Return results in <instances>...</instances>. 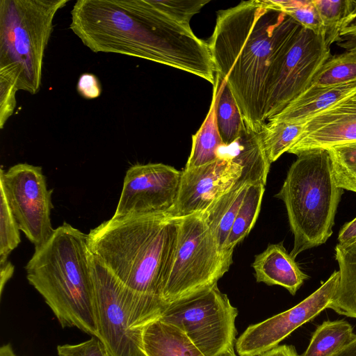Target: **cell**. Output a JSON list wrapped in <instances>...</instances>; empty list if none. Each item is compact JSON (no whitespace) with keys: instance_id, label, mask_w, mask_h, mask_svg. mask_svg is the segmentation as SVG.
Returning a JSON list of instances; mask_svg holds the SVG:
<instances>
[{"instance_id":"obj_20","label":"cell","mask_w":356,"mask_h":356,"mask_svg":"<svg viewBox=\"0 0 356 356\" xmlns=\"http://www.w3.org/2000/svg\"><path fill=\"white\" fill-rule=\"evenodd\" d=\"M248 186L236 181L228 191L201 213L223 252H233L226 250V244Z\"/></svg>"},{"instance_id":"obj_22","label":"cell","mask_w":356,"mask_h":356,"mask_svg":"<svg viewBox=\"0 0 356 356\" xmlns=\"http://www.w3.org/2000/svg\"><path fill=\"white\" fill-rule=\"evenodd\" d=\"M220 76L216 73L209 112L199 130L192 136V147L185 168H197L218 159V149L223 144L216 118V103Z\"/></svg>"},{"instance_id":"obj_13","label":"cell","mask_w":356,"mask_h":356,"mask_svg":"<svg viewBox=\"0 0 356 356\" xmlns=\"http://www.w3.org/2000/svg\"><path fill=\"white\" fill-rule=\"evenodd\" d=\"M339 271H334L314 292L293 307L264 321L249 325L236 339L238 356H260L305 323L327 309L336 293Z\"/></svg>"},{"instance_id":"obj_39","label":"cell","mask_w":356,"mask_h":356,"mask_svg":"<svg viewBox=\"0 0 356 356\" xmlns=\"http://www.w3.org/2000/svg\"><path fill=\"white\" fill-rule=\"evenodd\" d=\"M334 356H356V337L352 342Z\"/></svg>"},{"instance_id":"obj_35","label":"cell","mask_w":356,"mask_h":356,"mask_svg":"<svg viewBox=\"0 0 356 356\" xmlns=\"http://www.w3.org/2000/svg\"><path fill=\"white\" fill-rule=\"evenodd\" d=\"M76 88L81 96L88 99L97 98L102 93L99 79L95 74L90 73H84L79 76Z\"/></svg>"},{"instance_id":"obj_28","label":"cell","mask_w":356,"mask_h":356,"mask_svg":"<svg viewBox=\"0 0 356 356\" xmlns=\"http://www.w3.org/2000/svg\"><path fill=\"white\" fill-rule=\"evenodd\" d=\"M356 81V47L332 56L322 65L309 86H332Z\"/></svg>"},{"instance_id":"obj_8","label":"cell","mask_w":356,"mask_h":356,"mask_svg":"<svg viewBox=\"0 0 356 356\" xmlns=\"http://www.w3.org/2000/svg\"><path fill=\"white\" fill-rule=\"evenodd\" d=\"M179 219L177 243L162 291L168 307L216 285L232 264L233 252L220 249L201 213Z\"/></svg>"},{"instance_id":"obj_17","label":"cell","mask_w":356,"mask_h":356,"mask_svg":"<svg viewBox=\"0 0 356 356\" xmlns=\"http://www.w3.org/2000/svg\"><path fill=\"white\" fill-rule=\"evenodd\" d=\"M257 282L279 285L294 296L308 276L302 271L282 242L269 244L252 264Z\"/></svg>"},{"instance_id":"obj_18","label":"cell","mask_w":356,"mask_h":356,"mask_svg":"<svg viewBox=\"0 0 356 356\" xmlns=\"http://www.w3.org/2000/svg\"><path fill=\"white\" fill-rule=\"evenodd\" d=\"M355 91L356 81L332 86H309L268 121L305 122Z\"/></svg>"},{"instance_id":"obj_33","label":"cell","mask_w":356,"mask_h":356,"mask_svg":"<svg viewBox=\"0 0 356 356\" xmlns=\"http://www.w3.org/2000/svg\"><path fill=\"white\" fill-rule=\"evenodd\" d=\"M57 353L58 356H113L97 337L76 344L59 345Z\"/></svg>"},{"instance_id":"obj_42","label":"cell","mask_w":356,"mask_h":356,"mask_svg":"<svg viewBox=\"0 0 356 356\" xmlns=\"http://www.w3.org/2000/svg\"><path fill=\"white\" fill-rule=\"evenodd\" d=\"M227 356H236V353H232V354H230V355H228Z\"/></svg>"},{"instance_id":"obj_10","label":"cell","mask_w":356,"mask_h":356,"mask_svg":"<svg viewBox=\"0 0 356 356\" xmlns=\"http://www.w3.org/2000/svg\"><path fill=\"white\" fill-rule=\"evenodd\" d=\"M40 166L17 163L7 171L1 168L0 188L6 197L20 231L35 248L52 236L51 222L52 190L47 189Z\"/></svg>"},{"instance_id":"obj_30","label":"cell","mask_w":356,"mask_h":356,"mask_svg":"<svg viewBox=\"0 0 356 356\" xmlns=\"http://www.w3.org/2000/svg\"><path fill=\"white\" fill-rule=\"evenodd\" d=\"M270 1L275 7L293 18L302 27L318 35L325 34L313 0Z\"/></svg>"},{"instance_id":"obj_26","label":"cell","mask_w":356,"mask_h":356,"mask_svg":"<svg viewBox=\"0 0 356 356\" xmlns=\"http://www.w3.org/2000/svg\"><path fill=\"white\" fill-rule=\"evenodd\" d=\"M321 19L325 38L330 46L339 40L342 32L351 23L356 7L353 0H313Z\"/></svg>"},{"instance_id":"obj_32","label":"cell","mask_w":356,"mask_h":356,"mask_svg":"<svg viewBox=\"0 0 356 356\" xmlns=\"http://www.w3.org/2000/svg\"><path fill=\"white\" fill-rule=\"evenodd\" d=\"M152 1L165 14L185 25H190L192 17L209 2L206 0Z\"/></svg>"},{"instance_id":"obj_1","label":"cell","mask_w":356,"mask_h":356,"mask_svg":"<svg viewBox=\"0 0 356 356\" xmlns=\"http://www.w3.org/2000/svg\"><path fill=\"white\" fill-rule=\"evenodd\" d=\"M302 26L270 0H250L217 13L208 42L245 124L261 132L278 61Z\"/></svg>"},{"instance_id":"obj_15","label":"cell","mask_w":356,"mask_h":356,"mask_svg":"<svg viewBox=\"0 0 356 356\" xmlns=\"http://www.w3.org/2000/svg\"><path fill=\"white\" fill-rule=\"evenodd\" d=\"M356 142V91L305 122L303 132L288 153L301 152Z\"/></svg>"},{"instance_id":"obj_36","label":"cell","mask_w":356,"mask_h":356,"mask_svg":"<svg viewBox=\"0 0 356 356\" xmlns=\"http://www.w3.org/2000/svg\"><path fill=\"white\" fill-rule=\"evenodd\" d=\"M356 240V218L346 223L338 235L339 244H346Z\"/></svg>"},{"instance_id":"obj_38","label":"cell","mask_w":356,"mask_h":356,"mask_svg":"<svg viewBox=\"0 0 356 356\" xmlns=\"http://www.w3.org/2000/svg\"><path fill=\"white\" fill-rule=\"evenodd\" d=\"M14 273V266L9 261L0 264V293L2 296L4 286L12 277Z\"/></svg>"},{"instance_id":"obj_27","label":"cell","mask_w":356,"mask_h":356,"mask_svg":"<svg viewBox=\"0 0 356 356\" xmlns=\"http://www.w3.org/2000/svg\"><path fill=\"white\" fill-rule=\"evenodd\" d=\"M305 122L268 121L261 131L264 146L270 163L288 152L299 138Z\"/></svg>"},{"instance_id":"obj_23","label":"cell","mask_w":356,"mask_h":356,"mask_svg":"<svg viewBox=\"0 0 356 356\" xmlns=\"http://www.w3.org/2000/svg\"><path fill=\"white\" fill-rule=\"evenodd\" d=\"M355 337L347 321H325L316 327L307 348L300 356H334Z\"/></svg>"},{"instance_id":"obj_14","label":"cell","mask_w":356,"mask_h":356,"mask_svg":"<svg viewBox=\"0 0 356 356\" xmlns=\"http://www.w3.org/2000/svg\"><path fill=\"white\" fill-rule=\"evenodd\" d=\"M241 175V167L221 154L211 163L193 168H184L181 171L177 202L169 216L179 219L202 213L228 191Z\"/></svg>"},{"instance_id":"obj_37","label":"cell","mask_w":356,"mask_h":356,"mask_svg":"<svg viewBox=\"0 0 356 356\" xmlns=\"http://www.w3.org/2000/svg\"><path fill=\"white\" fill-rule=\"evenodd\" d=\"M260 356H300L292 345H279Z\"/></svg>"},{"instance_id":"obj_40","label":"cell","mask_w":356,"mask_h":356,"mask_svg":"<svg viewBox=\"0 0 356 356\" xmlns=\"http://www.w3.org/2000/svg\"><path fill=\"white\" fill-rule=\"evenodd\" d=\"M341 35H355L356 36V8L353 15L352 22L344 29Z\"/></svg>"},{"instance_id":"obj_11","label":"cell","mask_w":356,"mask_h":356,"mask_svg":"<svg viewBox=\"0 0 356 356\" xmlns=\"http://www.w3.org/2000/svg\"><path fill=\"white\" fill-rule=\"evenodd\" d=\"M325 34L301 27L280 57L269 95L266 119L270 120L310 86L330 58Z\"/></svg>"},{"instance_id":"obj_3","label":"cell","mask_w":356,"mask_h":356,"mask_svg":"<svg viewBox=\"0 0 356 356\" xmlns=\"http://www.w3.org/2000/svg\"><path fill=\"white\" fill-rule=\"evenodd\" d=\"M179 220L161 214L112 217L90 230L89 248L123 285L163 301Z\"/></svg>"},{"instance_id":"obj_34","label":"cell","mask_w":356,"mask_h":356,"mask_svg":"<svg viewBox=\"0 0 356 356\" xmlns=\"http://www.w3.org/2000/svg\"><path fill=\"white\" fill-rule=\"evenodd\" d=\"M19 90L16 81L0 74V128L3 127L13 115L16 106V92Z\"/></svg>"},{"instance_id":"obj_12","label":"cell","mask_w":356,"mask_h":356,"mask_svg":"<svg viewBox=\"0 0 356 356\" xmlns=\"http://www.w3.org/2000/svg\"><path fill=\"white\" fill-rule=\"evenodd\" d=\"M181 171L161 163L136 164L126 172L113 218L131 215L169 216L177 202Z\"/></svg>"},{"instance_id":"obj_6","label":"cell","mask_w":356,"mask_h":356,"mask_svg":"<svg viewBox=\"0 0 356 356\" xmlns=\"http://www.w3.org/2000/svg\"><path fill=\"white\" fill-rule=\"evenodd\" d=\"M69 0L0 1V74L15 79L18 90L40 89L44 53L57 12Z\"/></svg>"},{"instance_id":"obj_21","label":"cell","mask_w":356,"mask_h":356,"mask_svg":"<svg viewBox=\"0 0 356 356\" xmlns=\"http://www.w3.org/2000/svg\"><path fill=\"white\" fill-rule=\"evenodd\" d=\"M339 284L328 308L340 315L356 318V240L335 247Z\"/></svg>"},{"instance_id":"obj_29","label":"cell","mask_w":356,"mask_h":356,"mask_svg":"<svg viewBox=\"0 0 356 356\" xmlns=\"http://www.w3.org/2000/svg\"><path fill=\"white\" fill-rule=\"evenodd\" d=\"M336 184L356 193V142L327 149Z\"/></svg>"},{"instance_id":"obj_41","label":"cell","mask_w":356,"mask_h":356,"mask_svg":"<svg viewBox=\"0 0 356 356\" xmlns=\"http://www.w3.org/2000/svg\"><path fill=\"white\" fill-rule=\"evenodd\" d=\"M0 356H18L10 343L3 344L0 348Z\"/></svg>"},{"instance_id":"obj_24","label":"cell","mask_w":356,"mask_h":356,"mask_svg":"<svg viewBox=\"0 0 356 356\" xmlns=\"http://www.w3.org/2000/svg\"><path fill=\"white\" fill-rule=\"evenodd\" d=\"M216 118L220 136L225 145L234 142L245 124L226 80L222 78L217 92Z\"/></svg>"},{"instance_id":"obj_25","label":"cell","mask_w":356,"mask_h":356,"mask_svg":"<svg viewBox=\"0 0 356 356\" xmlns=\"http://www.w3.org/2000/svg\"><path fill=\"white\" fill-rule=\"evenodd\" d=\"M264 191L262 184L249 185L229 235L226 250L233 251L251 231L260 211Z\"/></svg>"},{"instance_id":"obj_7","label":"cell","mask_w":356,"mask_h":356,"mask_svg":"<svg viewBox=\"0 0 356 356\" xmlns=\"http://www.w3.org/2000/svg\"><path fill=\"white\" fill-rule=\"evenodd\" d=\"M92 268L98 338L113 356H145L143 331L168 306L123 285L93 255Z\"/></svg>"},{"instance_id":"obj_19","label":"cell","mask_w":356,"mask_h":356,"mask_svg":"<svg viewBox=\"0 0 356 356\" xmlns=\"http://www.w3.org/2000/svg\"><path fill=\"white\" fill-rule=\"evenodd\" d=\"M142 349L145 356H205L182 330L159 318L143 330Z\"/></svg>"},{"instance_id":"obj_16","label":"cell","mask_w":356,"mask_h":356,"mask_svg":"<svg viewBox=\"0 0 356 356\" xmlns=\"http://www.w3.org/2000/svg\"><path fill=\"white\" fill-rule=\"evenodd\" d=\"M218 154L227 156L241 168L237 181L250 185L266 186L270 162L266 155L261 132L250 129L246 124L237 138L230 144H222Z\"/></svg>"},{"instance_id":"obj_9","label":"cell","mask_w":356,"mask_h":356,"mask_svg":"<svg viewBox=\"0 0 356 356\" xmlns=\"http://www.w3.org/2000/svg\"><path fill=\"white\" fill-rule=\"evenodd\" d=\"M238 309L217 284L169 305L159 319L182 330L205 356L234 353Z\"/></svg>"},{"instance_id":"obj_31","label":"cell","mask_w":356,"mask_h":356,"mask_svg":"<svg viewBox=\"0 0 356 356\" xmlns=\"http://www.w3.org/2000/svg\"><path fill=\"white\" fill-rule=\"evenodd\" d=\"M0 199V264H2L8 261V255L18 246L21 240L20 229L1 188Z\"/></svg>"},{"instance_id":"obj_2","label":"cell","mask_w":356,"mask_h":356,"mask_svg":"<svg viewBox=\"0 0 356 356\" xmlns=\"http://www.w3.org/2000/svg\"><path fill=\"white\" fill-rule=\"evenodd\" d=\"M70 29L95 53L146 59L214 84L208 42L152 0H78L71 10Z\"/></svg>"},{"instance_id":"obj_5","label":"cell","mask_w":356,"mask_h":356,"mask_svg":"<svg viewBox=\"0 0 356 356\" xmlns=\"http://www.w3.org/2000/svg\"><path fill=\"white\" fill-rule=\"evenodd\" d=\"M275 195L286 207L293 246L291 255L325 243L332 234L343 189L335 182L328 149L303 152Z\"/></svg>"},{"instance_id":"obj_4","label":"cell","mask_w":356,"mask_h":356,"mask_svg":"<svg viewBox=\"0 0 356 356\" xmlns=\"http://www.w3.org/2000/svg\"><path fill=\"white\" fill-rule=\"evenodd\" d=\"M92 259L88 234L65 222L35 248L25 269L62 327L98 337Z\"/></svg>"}]
</instances>
